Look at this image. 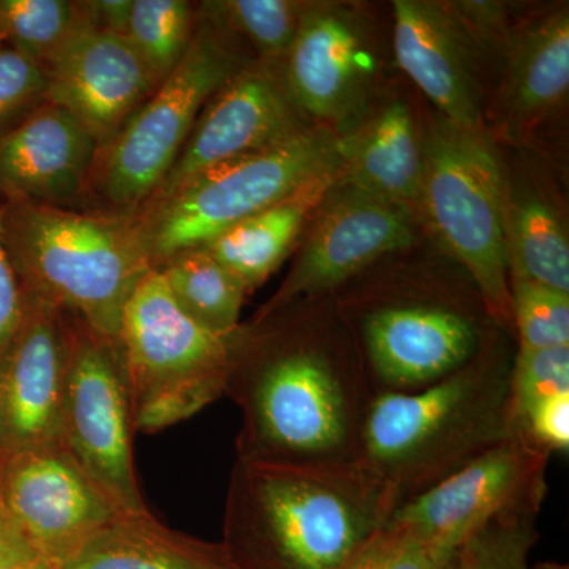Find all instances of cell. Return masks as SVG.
<instances>
[{
  "mask_svg": "<svg viewBox=\"0 0 569 569\" xmlns=\"http://www.w3.org/2000/svg\"><path fill=\"white\" fill-rule=\"evenodd\" d=\"M227 392L244 411L239 459L296 467L361 462L376 391L359 348L306 329L247 351L239 336Z\"/></svg>",
  "mask_w": 569,
  "mask_h": 569,
  "instance_id": "1",
  "label": "cell"
},
{
  "mask_svg": "<svg viewBox=\"0 0 569 569\" xmlns=\"http://www.w3.org/2000/svg\"><path fill=\"white\" fill-rule=\"evenodd\" d=\"M400 507L359 463L296 467L238 460L227 546L247 569H346Z\"/></svg>",
  "mask_w": 569,
  "mask_h": 569,
  "instance_id": "2",
  "label": "cell"
},
{
  "mask_svg": "<svg viewBox=\"0 0 569 569\" xmlns=\"http://www.w3.org/2000/svg\"><path fill=\"white\" fill-rule=\"evenodd\" d=\"M512 361L493 339L429 387L376 395L362 429V466L402 505L507 440Z\"/></svg>",
  "mask_w": 569,
  "mask_h": 569,
  "instance_id": "3",
  "label": "cell"
},
{
  "mask_svg": "<svg viewBox=\"0 0 569 569\" xmlns=\"http://www.w3.org/2000/svg\"><path fill=\"white\" fill-rule=\"evenodd\" d=\"M3 234L24 296L118 346L123 310L152 271L137 219L6 201Z\"/></svg>",
  "mask_w": 569,
  "mask_h": 569,
  "instance_id": "4",
  "label": "cell"
},
{
  "mask_svg": "<svg viewBox=\"0 0 569 569\" xmlns=\"http://www.w3.org/2000/svg\"><path fill=\"white\" fill-rule=\"evenodd\" d=\"M340 141L320 127L306 129L274 148L219 164L142 208L133 217L153 269L254 213L340 176Z\"/></svg>",
  "mask_w": 569,
  "mask_h": 569,
  "instance_id": "5",
  "label": "cell"
},
{
  "mask_svg": "<svg viewBox=\"0 0 569 569\" xmlns=\"http://www.w3.org/2000/svg\"><path fill=\"white\" fill-rule=\"evenodd\" d=\"M239 336L198 325L152 269L123 310L118 342L133 429L157 432L227 395Z\"/></svg>",
  "mask_w": 569,
  "mask_h": 569,
  "instance_id": "6",
  "label": "cell"
},
{
  "mask_svg": "<svg viewBox=\"0 0 569 569\" xmlns=\"http://www.w3.org/2000/svg\"><path fill=\"white\" fill-rule=\"evenodd\" d=\"M422 198L427 212L473 280L489 317L512 326L503 179L488 140L445 121L425 149Z\"/></svg>",
  "mask_w": 569,
  "mask_h": 569,
  "instance_id": "7",
  "label": "cell"
},
{
  "mask_svg": "<svg viewBox=\"0 0 569 569\" xmlns=\"http://www.w3.org/2000/svg\"><path fill=\"white\" fill-rule=\"evenodd\" d=\"M246 63L222 33L203 24L156 91L102 146L92 182L104 201L137 209L151 200L181 153L206 103Z\"/></svg>",
  "mask_w": 569,
  "mask_h": 569,
  "instance_id": "8",
  "label": "cell"
},
{
  "mask_svg": "<svg viewBox=\"0 0 569 569\" xmlns=\"http://www.w3.org/2000/svg\"><path fill=\"white\" fill-rule=\"evenodd\" d=\"M132 408L119 347L71 331L61 443L122 515L148 511L134 475Z\"/></svg>",
  "mask_w": 569,
  "mask_h": 569,
  "instance_id": "9",
  "label": "cell"
},
{
  "mask_svg": "<svg viewBox=\"0 0 569 569\" xmlns=\"http://www.w3.org/2000/svg\"><path fill=\"white\" fill-rule=\"evenodd\" d=\"M359 351L376 395L411 392L477 358L496 337L466 307L430 299L369 305L356 318Z\"/></svg>",
  "mask_w": 569,
  "mask_h": 569,
  "instance_id": "10",
  "label": "cell"
},
{
  "mask_svg": "<svg viewBox=\"0 0 569 569\" xmlns=\"http://www.w3.org/2000/svg\"><path fill=\"white\" fill-rule=\"evenodd\" d=\"M550 456L511 436L426 492L403 501L388 522L430 541L460 548L486 522L541 511Z\"/></svg>",
  "mask_w": 569,
  "mask_h": 569,
  "instance_id": "11",
  "label": "cell"
},
{
  "mask_svg": "<svg viewBox=\"0 0 569 569\" xmlns=\"http://www.w3.org/2000/svg\"><path fill=\"white\" fill-rule=\"evenodd\" d=\"M0 497L40 559L59 568L122 515L62 443L0 460Z\"/></svg>",
  "mask_w": 569,
  "mask_h": 569,
  "instance_id": "12",
  "label": "cell"
},
{
  "mask_svg": "<svg viewBox=\"0 0 569 569\" xmlns=\"http://www.w3.org/2000/svg\"><path fill=\"white\" fill-rule=\"evenodd\" d=\"M298 112L283 74L272 62L246 66L206 103L170 173L142 208L170 197L219 164L274 148L305 132Z\"/></svg>",
  "mask_w": 569,
  "mask_h": 569,
  "instance_id": "13",
  "label": "cell"
},
{
  "mask_svg": "<svg viewBox=\"0 0 569 569\" xmlns=\"http://www.w3.org/2000/svg\"><path fill=\"white\" fill-rule=\"evenodd\" d=\"M70 336L61 309L24 296L21 323L0 351V460L61 443Z\"/></svg>",
  "mask_w": 569,
  "mask_h": 569,
  "instance_id": "14",
  "label": "cell"
},
{
  "mask_svg": "<svg viewBox=\"0 0 569 569\" xmlns=\"http://www.w3.org/2000/svg\"><path fill=\"white\" fill-rule=\"evenodd\" d=\"M413 239L406 208L348 186L318 216L309 241L261 318L296 302L335 293L385 254L406 249Z\"/></svg>",
  "mask_w": 569,
  "mask_h": 569,
  "instance_id": "15",
  "label": "cell"
},
{
  "mask_svg": "<svg viewBox=\"0 0 569 569\" xmlns=\"http://www.w3.org/2000/svg\"><path fill=\"white\" fill-rule=\"evenodd\" d=\"M44 102L73 116L100 148L156 91L159 81L129 40L92 24L47 69Z\"/></svg>",
  "mask_w": 569,
  "mask_h": 569,
  "instance_id": "16",
  "label": "cell"
},
{
  "mask_svg": "<svg viewBox=\"0 0 569 569\" xmlns=\"http://www.w3.org/2000/svg\"><path fill=\"white\" fill-rule=\"evenodd\" d=\"M99 151L81 122L43 100L0 134V194L6 201L66 208L91 186Z\"/></svg>",
  "mask_w": 569,
  "mask_h": 569,
  "instance_id": "17",
  "label": "cell"
},
{
  "mask_svg": "<svg viewBox=\"0 0 569 569\" xmlns=\"http://www.w3.org/2000/svg\"><path fill=\"white\" fill-rule=\"evenodd\" d=\"M284 58V81L299 110L332 123L358 110L376 69L361 24L339 7L307 6Z\"/></svg>",
  "mask_w": 569,
  "mask_h": 569,
  "instance_id": "18",
  "label": "cell"
},
{
  "mask_svg": "<svg viewBox=\"0 0 569 569\" xmlns=\"http://www.w3.org/2000/svg\"><path fill=\"white\" fill-rule=\"evenodd\" d=\"M397 63L425 92L445 121L458 129H481V93L470 47L449 10L422 0H396Z\"/></svg>",
  "mask_w": 569,
  "mask_h": 569,
  "instance_id": "19",
  "label": "cell"
},
{
  "mask_svg": "<svg viewBox=\"0 0 569 569\" xmlns=\"http://www.w3.org/2000/svg\"><path fill=\"white\" fill-rule=\"evenodd\" d=\"M61 569H247L227 545L167 529L149 515H121Z\"/></svg>",
  "mask_w": 569,
  "mask_h": 569,
  "instance_id": "20",
  "label": "cell"
},
{
  "mask_svg": "<svg viewBox=\"0 0 569 569\" xmlns=\"http://www.w3.org/2000/svg\"><path fill=\"white\" fill-rule=\"evenodd\" d=\"M340 152L348 186L402 208L421 200L425 153L407 104H389Z\"/></svg>",
  "mask_w": 569,
  "mask_h": 569,
  "instance_id": "21",
  "label": "cell"
},
{
  "mask_svg": "<svg viewBox=\"0 0 569 569\" xmlns=\"http://www.w3.org/2000/svg\"><path fill=\"white\" fill-rule=\"evenodd\" d=\"M337 178L325 179L282 203L254 213L197 249L211 254L241 280L247 291H252L282 264L307 217L320 206Z\"/></svg>",
  "mask_w": 569,
  "mask_h": 569,
  "instance_id": "22",
  "label": "cell"
},
{
  "mask_svg": "<svg viewBox=\"0 0 569 569\" xmlns=\"http://www.w3.org/2000/svg\"><path fill=\"white\" fill-rule=\"evenodd\" d=\"M569 88L568 9L553 11L520 40L509 77V102L522 118L549 111Z\"/></svg>",
  "mask_w": 569,
  "mask_h": 569,
  "instance_id": "23",
  "label": "cell"
},
{
  "mask_svg": "<svg viewBox=\"0 0 569 569\" xmlns=\"http://www.w3.org/2000/svg\"><path fill=\"white\" fill-rule=\"evenodd\" d=\"M164 282L183 312L217 336L239 335V317L249 293L203 249L186 250L160 266Z\"/></svg>",
  "mask_w": 569,
  "mask_h": 569,
  "instance_id": "24",
  "label": "cell"
},
{
  "mask_svg": "<svg viewBox=\"0 0 569 569\" xmlns=\"http://www.w3.org/2000/svg\"><path fill=\"white\" fill-rule=\"evenodd\" d=\"M96 24L91 3L70 0H0V41L44 70L74 37Z\"/></svg>",
  "mask_w": 569,
  "mask_h": 569,
  "instance_id": "25",
  "label": "cell"
},
{
  "mask_svg": "<svg viewBox=\"0 0 569 569\" xmlns=\"http://www.w3.org/2000/svg\"><path fill=\"white\" fill-rule=\"evenodd\" d=\"M515 258L509 277L569 295V244L560 220L539 200L520 206L515 222Z\"/></svg>",
  "mask_w": 569,
  "mask_h": 569,
  "instance_id": "26",
  "label": "cell"
},
{
  "mask_svg": "<svg viewBox=\"0 0 569 569\" xmlns=\"http://www.w3.org/2000/svg\"><path fill=\"white\" fill-rule=\"evenodd\" d=\"M193 33L192 7L186 0H133L126 39L159 84L181 62Z\"/></svg>",
  "mask_w": 569,
  "mask_h": 569,
  "instance_id": "27",
  "label": "cell"
},
{
  "mask_svg": "<svg viewBox=\"0 0 569 569\" xmlns=\"http://www.w3.org/2000/svg\"><path fill=\"white\" fill-rule=\"evenodd\" d=\"M234 32L242 33L263 61L290 51L307 6L290 0H228L208 3Z\"/></svg>",
  "mask_w": 569,
  "mask_h": 569,
  "instance_id": "28",
  "label": "cell"
},
{
  "mask_svg": "<svg viewBox=\"0 0 569 569\" xmlns=\"http://www.w3.org/2000/svg\"><path fill=\"white\" fill-rule=\"evenodd\" d=\"M538 516L535 511L507 512L479 527L460 545L459 569H529L539 538Z\"/></svg>",
  "mask_w": 569,
  "mask_h": 569,
  "instance_id": "29",
  "label": "cell"
},
{
  "mask_svg": "<svg viewBox=\"0 0 569 569\" xmlns=\"http://www.w3.org/2000/svg\"><path fill=\"white\" fill-rule=\"evenodd\" d=\"M512 325L519 348L569 347V295L523 279L509 277Z\"/></svg>",
  "mask_w": 569,
  "mask_h": 569,
  "instance_id": "30",
  "label": "cell"
},
{
  "mask_svg": "<svg viewBox=\"0 0 569 569\" xmlns=\"http://www.w3.org/2000/svg\"><path fill=\"white\" fill-rule=\"evenodd\" d=\"M458 550L387 522L346 569H440Z\"/></svg>",
  "mask_w": 569,
  "mask_h": 569,
  "instance_id": "31",
  "label": "cell"
},
{
  "mask_svg": "<svg viewBox=\"0 0 569 569\" xmlns=\"http://www.w3.org/2000/svg\"><path fill=\"white\" fill-rule=\"evenodd\" d=\"M565 391H569V347L518 348L509 381V417L535 400Z\"/></svg>",
  "mask_w": 569,
  "mask_h": 569,
  "instance_id": "32",
  "label": "cell"
},
{
  "mask_svg": "<svg viewBox=\"0 0 569 569\" xmlns=\"http://www.w3.org/2000/svg\"><path fill=\"white\" fill-rule=\"evenodd\" d=\"M47 70L13 50H0V134L43 102Z\"/></svg>",
  "mask_w": 569,
  "mask_h": 569,
  "instance_id": "33",
  "label": "cell"
},
{
  "mask_svg": "<svg viewBox=\"0 0 569 569\" xmlns=\"http://www.w3.org/2000/svg\"><path fill=\"white\" fill-rule=\"evenodd\" d=\"M511 436L552 456L569 449V391L535 400L511 413Z\"/></svg>",
  "mask_w": 569,
  "mask_h": 569,
  "instance_id": "34",
  "label": "cell"
},
{
  "mask_svg": "<svg viewBox=\"0 0 569 569\" xmlns=\"http://www.w3.org/2000/svg\"><path fill=\"white\" fill-rule=\"evenodd\" d=\"M24 313V293L11 264L3 234V204L0 203V351L17 332Z\"/></svg>",
  "mask_w": 569,
  "mask_h": 569,
  "instance_id": "35",
  "label": "cell"
},
{
  "mask_svg": "<svg viewBox=\"0 0 569 569\" xmlns=\"http://www.w3.org/2000/svg\"><path fill=\"white\" fill-rule=\"evenodd\" d=\"M40 559L0 497V568Z\"/></svg>",
  "mask_w": 569,
  "mask_h": 569,
  "instance_id": "36",
  "label": "cell"
},
{
  "mask_svg": "<svg viewBox=\"0 0 569 569\" xmlns=\"http://www.w3.org/2000/svg\"><path fill=\"white\" fill-rule=\"evenodd\" d=\"M133 0H97L91 3L92 18L96 26L126 37L130 10Z\"/></svg>",
  "mask_w": 569,
  "mask_h": 569,
  "instance_id": "37",
  "label": "cell"
},
{
  "mask_svg": "<svg viewBox=\"0 0 569 569\" xmlns=\"http://www.w3.org/2000/svg\"><path fill=\"white\" fill-rule=\"evenodd\" d=\"M0 569H61L50 561L43 559H37L32 561H26V563L10 565V567H3Z\"/></svg>",
  "mask_w": 569,
  "mask_h": 569,
  "instance_id": "38",
  "label": "cell"
},
{
  "mask_svg": "<svg viewBox=\"0 0 569 569\" xmlns=\"http://www.w3.org/2000/svg\"><path fill=\"white\" fill-rule=\"evenodd\" d=\"M529 569H569L568 565L556 563V561H545V563L535 565V567H530Z\"/></svg>",
  "mask_w": 569,
  "mask_h": 569,
  "instance_id": "39",
  "label": "cell"
},
{
  "mask_svg": "<svg viewBox=\"0 0 569 569\" xmlns=\"http://www.w3.org/2000/svg\"><path fill=\"white\" fill-rule=\"evenodd\" d=\"M440 569H459L458 567V553H456L455 559L449 560L445 567H441Z\"/></svg>",
  "mask_w": 569,
  "mask_h": 569,
  "instance_id": "40",
  "label": "cell"
}]
</instances>
